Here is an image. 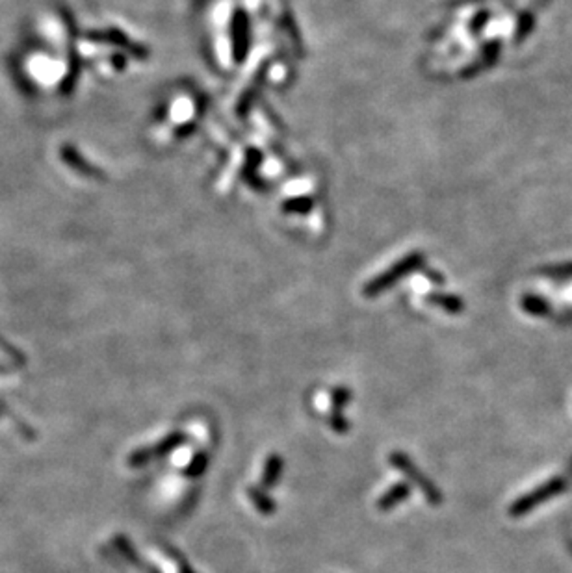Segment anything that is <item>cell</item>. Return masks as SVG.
I'll list each match as a JSON object with an SVG mask.
<instances>
[{
  "mask_svg": "<svg viewBox=\"0 0 572 573\" xmlns=\"http://www.w3.org/2000/svg\"><path fill=\"white\" fill-rule=\"evenodd\" d=\"M349 403H352V390L349 388L334 386L331 390V405H333V411L342 412Z\"/></svg>",
  "mask_w": 572,
  "mask_h": 573,
  "instance_id": "30bf717a",
  "label": "cell"
},
{
  "mask_svg": "<svg viewBox=\"0 0 572 573\" xmlns=\"http://www.w3.org/2000/svg\"><path fill=\"white\" fill-rule=\"evenodd\" d=\"M165 553H169V557H171V559L175 560V564H177L178 573H198V572H195V569L192 568V566H190V564H188L186 557H184V554L178 553L177 549H173L171 545H168V547H165Z\"/></svg>",
  "mask_w": 572,
  "mask_h": 573,
  "instance_id": "4fadbf2b",
  "label": "cell"
},
{
  "mask_svg": "<svg viewBox=\"0 0 572 573\" xmlns=\"http://www.w3.org/2000/svg\"><path fill=\"white\" fill-rule=\"evenodd\" d=\"M208 468V455L205 451L195 453V457L192 458V462L188 464L186 470H184V475L190 477V479H195V477H201Z\"/></svg>",
  "mask_w": 572,
  "mask_h": 573,
  "instance_id": "ba28073f",
  "label": "cell"
},
{
  "mask_svg": "<svg viewBox=\"0 0 572 573\" xmlns=\"http://www.w3.org/2000/svg\"><path fill=\"white\" fill-rule=\"evenodd\" d=\"M184 442H186V434L175 430V433L168 434L165 438L160 440L155 448H145L140 449V451L136 453H132L131 466H143V464L155 460V458L169 455V453H173L177 448H180Z\"/></svg>",
  "mask_w": 572,
  "mask_h": 573,
  "instance_id": "3957f363",
  "label": "cell"
},
{
  "mask_svg": "<svg viewBox=\"0 0 572 573\" xmlns=\"http://www.w3.org/2000/svg\"><path fill=\"white\" fill-rule=\"evenodd\" d=\"M282 468H285V460H282V457L279 453L267 455L262 468V477H260V488L272 490L273 486L279 482V479H281Z\"/></svg>",
  "mask_w": 572,
  "mask_h": 573,
  "instance_id": "5b68a950",
  "label": "cell"
},
{
  "mask_svg": "<svg viewBox=\"0 0 572 573\" xmlns=\"http://www.w3.org/2000/svg\"><path fill=\"white\" fill-rule=\"evenodd\" d=\"M329 427H331L333 433L346 434L347 430H349V427H352V423H349V420H347L342 412L333 411L331 412V415H329Z\"/></svg>",
  "mask_w": 572,
  "mask_h": 573,
  "instance_id": "8fae6325",
  "label": "cell"
},
{
  "mask_svg": "<svg viewBox=\"0 0 572 573\" xmlns=\"http://www.w3.org/2000/svg\"><path fill=\"white\" fill-rule=\"evenodd\" d=\"M247 495H249V499H251L253 507L257 508L258 512L264 514V516H267V514H273L277 510L275 499L267 494V490L260 488V486H258V488L257 486H249Z\"/></svg>",
  "mask_w": 572,
  "mask_h": 573,
  "instance_id": "8992f818",
  "label": "cell"
},
{
  "mask_svg": "<svg viewBox=\"0 0 572 573\" xmlns=\"http://www.w3.org/2000/svg\"><path fill=\"white\" fill-rule=\"evenodd\" d=\"M567 488V480L563 477H553V479L546 480L541 486H537L535 490L528 492L526 495H521L519 499H515L509 507V516L513 517H521L524 514L531 512L537 507H541L543 503H546L548 499L556 497Z\"/></svg>",
  "mask_w": 572,
  "mask_h": 573,
  "instance_id": "7a4b0ae2",
  "label": "cell"
},
{
  "mask_svg": "<svg viewBox=\"0 0 572 573\" xmlns=\"http://www.w3.org/2000/svg\"><path fill=\"white\" fill-rule=\"evenodd\" d=\"M389 462L396 468V470L402 471V473H404V475L407 477L413 485H417L418 488H420V492L424 494V497H426L427 503L433 505V507H439V505L442 503V494H441V490H439V486H436L433 480H429L426 475H424V471L420 470V468H418L413 460H411L409 455H405V453H402V451L390 453Z\"/></svg>",
  "mask_w": 572,
  "mask_h": 573,
  "instance_id": "6da1fadb",
  "label": "cell"
},
{
  "mask_svg": "<svg viewBox=\"0 0 572 573\" xmlns=\"http://www.w3.org/2000/svg\"><path fill=\"white\" fill-rule=\"evenodd\" d=\"M411 495V485L409 482H396L394 486H390L385 494L377 499V510L379 512H390L392 508L398 507L399 503H404L405 499Z\"/></svg>",
  "mask_w": 572,
  "mask_h": 573,
  "instance_id": "277c9868",
  "label": "cell"
},
{
  "mask_svg": "<svg viewBox=\"0 0 572 573\" xmlns=\"http://www.w3.org/2000/svg\"><path fill=\"white\" fill-rule=\"evenodd\" d=\"M521 306L526 314H530V316L535 317H546L550 312H552V306H550L548 301L537 294L522 295Z\"/></svg>",
  "mask_w": 572,
  "mask_h": 573,
  "instance_id": "52a82bcc",
  "label": "cell"
},
{
  "mask_svg": "<svg viewBox=\"0 0 572 573\" xmlns=\"http://www.w3.org/2000/svg\"><path fill=\"white\" fill-rule=\"evenodd\" d=\"M535 26V15L531 11H524V14L519 17V23H516V30H515V41L522 43L531 32H533Z\"/></svg>",
  "mask_w": 572,
  "mask_h": 573,
  "instance_id": "9c48e42d",
  "label": "cell"
},
{
  "mask_svg": "<svg viewBox=\"0 0 572 573\" xmlns=\"http://www.w3.org/2000/svg\"><path fill=\"white\" fill-rule=\"evenodd\" d=\"M433 303L441 304L446 312L450 314H459L463 310V301L454 297V295H439V297H433Z\"/></svg>",
  "mask_w": 572,
  "mask_h": 573,
  "instance_id": "7c38bea8",
  "label": "cell"
}]
</instances>
